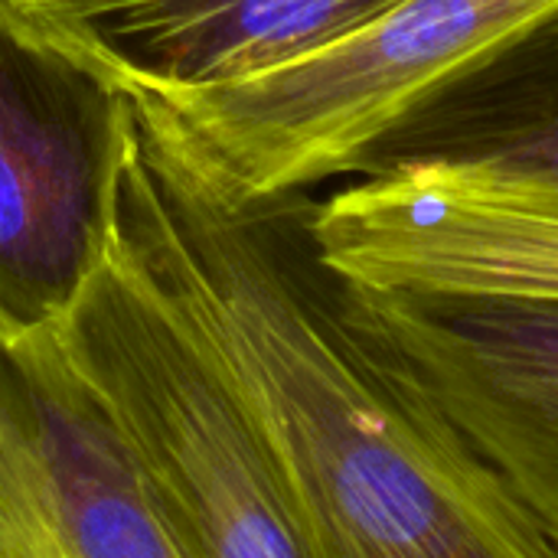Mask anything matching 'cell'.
Segmentation results:
<instances>
[{"mask_svg": "<svg viewBox=\"0 0 558 558\" xmlns=\"http://www.w3.org/2000/svg\"><path fill=\"white\" fill-rule=\"evenodd\" d=\"M134 98L0 0V314L52 327L118 235Z\"/></svg>", "mask_w": 558, "mask_h": 558, "instance_id": "obj_4", "label": "cell"}, {"mask_svg": "<svg viewBox=\"0 0 558 558\" xmlns=\"http://www.w3.org/2000/svg\"><path fill=\"white\" fill-rule=\"evenodd\" d=\"M128 92L232 82L314 52L402 0H3Z\"/></svg>", "mask_w": 558, "mask_h": 558, "instance_id": "obj_8", "label": "cell"}, {"mask_svg": "<svg viewBox=\"0 0 558 558\" xmlns=\"http://www.w3.org/2000/svg\"><path fill=\"white\" fill-rule=\"evenodd\" d=\"M409 167L558 180V23L425 101L356 180Z\"/></svg>", "mask_w": 558, "mask_h": 558, "instance_id": "obj_9", "label": "cell"}, {"mask_svg": "<svg viewBox=\"0 0 558 558\" xmlns=\"http://www.w3.org/2000/svg\"><path fill=\"white\" fill-rule=\"evenodd\" d=\"M327 268L376 291L558 301V180L451 167L363 177L314 203Z\"/></svg>", "mask_w": 558, "mask_h": 558, "instance_id": "obj_5", "label": "cell"}, {"mask_svg": "<svg viewBox=\"0 0 558 558\" xmlns=\"http://www.w3.org/2000/svg\"><path fill=\"white\" fill-rule=\"evenodd\" d=\"M558 23V0H402L271 69L147 95L186 147L242 196L360 177L425 101Z\"/></svg>", "mask_w": 558, "mask_h": 558, "instance_id": "obj_3", "label": "cell"}, {"mask_svg": "<svg viewBox=\"0 0 558 558\" xmlns=\"http://www.w3.org/2000/svg\"><path fill=\"white\" fill-rule=\"evenodd\" d=\"M347 294L558 543V301L376 291L356 281H347Z\"/></svg>", "mask_w": 558, "mask_h": 558, "instance_id": "obj_7", "label": "cell"}, {"mask_svg": "<svg viewBox=\"0 0 558 558\" xmlns=\"http://www.w3.org/2000/svg\"><path fill=\"white\" fill-rule=\"evenodd\" d=\"M52 333L183 558H327L252 396L121 235Z\"/></svg>", "mask_w": 558, "mask_h": 558, "instance_id": "obj_2", "label": "cell"}, {"mask_svg": "<svg viewBox=\"0 0 558 558\" xmlns=\"http://www.w3.org/2000/svg\"><path fill=\"white\" fill-rule=\"evenodd\" d=\"M0 558H183L52 327L3 314Z\"/></svg>", "mask_w": 558, "mask_h": 558, "instance_id": "obj_6", "label": "cell"}, {"mask_svg": "<svg viewBox=\"0 0 558 558\" xmlns=\"http://www.w3.org/2000/svg\"><path fill=\"white\" fill-rule=\"evenodd\" d=\"M307 193L242 196L134 95L118 235L213 337L327 558H558V543L353 311Z\"/></svg>", "mask_w": 558, "mask_h": 558, "instance_id": "obj_1", "label": "cell"}]
</instances>
